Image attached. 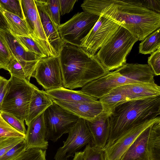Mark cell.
<instances>
[{
  "label": "cell",
  "instance_id": "obj_11",
  "mask_svg": "<svg viewBox=\"0 0 160 160\" xmlns=\"http://www.w3.org/2000/svg\"><path fill=\"white\" fill-rule=\"evenodd\" d=\"M112 96L118 104L128 101L160 96V87L156 84H129L111 91Z\"/></svg>",
  "mask_w": 160,
  "mask_h": 160
},
{
  "label": "cell",
  "instance_id": "obj_2",
  "mask_svg": "<svg viewBox=\"0 0 160 160\" xmlns=\"http://www.w3.org/2000/svg\"><path fill=\"white\" fill-rule=\"evenodd\" d=\"M63 87L71 90L82 88L110 71L80 47L64 43L58 56Z\"/></svg>",
  "mask_w": 160,
  "mask_h": 160
},
{
  "label": "cell",
  "instance_id": "obj_23",
  "mask_svg": "<svg viewBox=\"0 0 160 160\" xmlns=\"http://www.w3.org/2000/svg\"><path fill=\"white\" fill-rule=\"evenodd\" d=\"M0 8L8 22L10 31L13 34L32 38L25 19L21 18L18 16Z\"/></svg>",
  "mask_w": 160,
  "mask_h": 160
},
{
  "label": "cell",
  "instance_id": "obj_28",
  "mask_svg": "<svg viewBox=\"0 0 160 160\" xmlns=\"http://www.w3.org/2000/svg\"><path fill=\"white\" fill-rule=\"evenodd\" d=\"M0 8L25 19L21 0H0Z\"/></svg>",
  "mask_w": 160,
  "mask_h": 160
},
{
  "label": "cell",
  "instance_id": "obj_7",
  "mask_svg": "<svg viewBox=\"0 0 160 160\" xmlns=\"http://www.w3.org/2000/svg\"><path fill=\"white\" fill-rule=\"evenodd\" d=\"M79 118L53 102L44 112L47 140L56 142L68 133Z\"/></svg>",
  "mask_w": 160,
  "mask_h": 160
},
{
  "label": "cell",
  "instance_id": "obj_32",
  "mask_svg": "<svg viewBox=\"0 0 160 160\" xmlns=\"http://www.w3.org/2000/svg\"><path fill=\"white\" fill-rule=\"evenodd\" d=\"M0 113L2 118L10 125L17 131L26 135L27 130L24 122L8 113L0 111Z\"/></svg>",
  "mask_w": 160,
  "mask_h": 160
},
{
  "label": "cell",
  "instance_id": "obj_20",
  "mask_svg": "<svg viewBox=\"0 0 160 160\" xmlns=\"http://www.w3.org/2000/svg\"><path fill=\"white\" fill-rule=\"evenodd\" d=\"M152 125L140 134L119 160H149L148 142Z\"/></svg>",
  "mask_w": 160,
  "mask_h": 160
},
{
  "label": "cell",
  "instance_id": "obj_13",
  "mask_svg": "<svg viewBox=\"0 0 160 160\" xmlns=\"http://www.w3.org/2000/svg\"><path fill=\"white\" fill-rule=\"evenodd\" d=\"M160 121V116L139 124L121 136L110 147L104 149L106 160H119L128 148L146 129Z\"/></svg>",
  "mask_w": 160,
  "mask_h": 160
},
{
  "label": "cell",
  "instance_id": "obj_15",
  "mask_svg": "<svg viewBox=\"0 0 160 160\" xmlns=\"http://www.w3.org/2000/svg\"><path fill=\"white\" fill-rule=\"evenodd\" d=\"M110 114L104 111L91 120H86L92 137V144L104 149L107 144L110 132Z\"/></svg>",
  "mask_w": 160,
  "mask_h": 160
},
{
  "label": "cell",
  "instance_id": "obj_17",
  "mask_svg": "<svg viewBox=\"0 0 160 160\" xmlns=\"http://www.w3.org/2000/svg\"><path fill=\"white\" fill-rule=\"evenodd\" d=\"M26 149L38 148L46 150L48 143L46 137L44 112L33 119L28 126L25 138Z\"/></svg>",
  "mask_w": 160,
  "mask_h": 160
},
{
  "label": "cell",
  "instance_id": "obj_30",
  "mask_svg": "<svg viewBox=\"0 0 160 160\" xmlns=\"http://www.w3.org/2000/svg\"><path fill=\"white\" fill-rule=\"evenodd\" d=\"M83 152V160H106L104 149L95 147L92 144L86 146Z\"/></svg>",
  "mask_w": 160,
  "mask_h": 160
},
{
  "label": "cell",
  "instance_id": "obj_40",
  "mask_svg": "<svg viewBox=\"0 0 160 160\" xmlns=\"http://www.w3.org/2000/svg\"><path fill=\"white\" fill-rule=\"evenodd\" d=\"M0 28L10 31L8 22L0 8Z\"/></svg>",
  "mask_w": 160,
  "mask_h": 160
},
{
  "label": "cell",
  "instance_id": "obj_12",
  "mask_svg": "<svg viewBox=\"0 0 160 160\" xmlns=\"http://www.w3.org/2000/svg\"><path fill=\"white\" fill-rule=\"evenodd\" d=\"M21 2L25 20L33 38L45 47L50 57H58L48 42L34 0H21Z\"/></svg>",
  "mask_w": 160,
  "mask_h": 160
},
{
  "label": "cell",
  "instance_id": "obj_36",
  "mask_svg": "<svg viewBox=\"0 0 160 160\" xmlns=\"http://www.w3.org/2000/svg\"><path fill=\"white\" fill-rule=\"evenodd\" d=\"M25 138H10L0 142V157Z\"/></svg>",
  "mask_w": 160,
  "mask_h": 160
},
{
  "label": "cell",
  "instance_id": "obj_37",
  "mask_svg": "<svg viewBox=\"0 0 160 160\" xmlns=\"http://www.w3.org/2000/svg\"><path fill=\"white\" fill-rule=\"evenodd\" d=\"M134 2L139 6L160 13L159 0H134Z\"/></svg>",
  "mask_w": 160,
  "mask_h": 160
},
{
  "label": "cell",
  "instance_id": "obj_18",
  "mask_svg": "<svg viewBox=\"0 0 160 160\" xmlns=\"http://www.w3.org/2000/svg\"><path fill=\"white\" fill-rule=\"evenodd\" d=\"M53 103L52 99L45 91L36 86L32 93L25 121L28 126L37 117L43 113Z\"/></svg>",
  "mask_w": 160,
  "mask_h": 160
},
{
  "label": "cell",
  "instance_id": "obj_35",
  "mask_svg": "<svg viewBox=\"0 0 160 160\" xmlns=\"http://www.w3.org/2000/svg\"><path fill=\"white\" fill-rule=\"evenodd\" d=\"M148 65L151 68L154 75L160 74V49L152 53L148 59Z\"/></svg>",
  "mask_w": 160,
  "mask_h": 160
},
{
  "label": "cell",
  "instance_id": "obj_9",
  "mask_svg": "<svg viewBox=\"0 0 160 160\" xmlns=\"http://www.w3.org/2000/svg\"><path fill=\"white\" fill-rule=\"evenodd\" d=\"M39 84L45 91L63 87L62 75L58 57L40 58L32 73Z\"/></svg>",
  "mask_w": 160,
  "mask_h": 160
},
{
  "label": "cell",
  "instance_id": "obj_34",
  "mask_svg": "<svg viewBox=\"0 0 160 160\" xmlns=\"http://www.w3.org/2000/svg\"><path fill=\"white\" fill-rule=\"evenodd\" d=\"M50 15L56 25H60V8L59 0H45Z\"/></svg>",
  "mask_w": 160,
  "mask_h": 160
},
{
  "label": "cell",
  "instance_id": "obj_33",
  "mask_svg": "<svg viewBox=\"0 0 160 160\" xmlns=\"http://www.w3.org/2000/svg\"><path fill=\"white\" fill-rule=\"evenodd\" d=\"M26 149L25 138L0 157V160H13Z\"/></svg>",
  "mask_w": 160,
  "mask_h": 160
},
{
  "label": "cell",
  "instance_id": "obj_19",
  "mask_svg": "<svg viewBox=\"0 0 160 160\" xmlns=\"http://www.w3.org/2000/svg\"><path fill=\"white\" fill-rule=\"evenodd\" d=\"M0 34L4 39L14 58L22 61H39L40 58L26 49L10 31L0 28Z\"/></svg>",
  "mask_w": 160,
  "mask_h": 160
},
{
  "label": "cell",
  "instance_id": "obj_22",
  "mask_svg": "<svg viewBox=\"0 0 160 160\" xmlns=\"http://www.w3.org/2000/svg\"><path fill=\"white\" fill-rule=\"evenodd\" d=\"M39 61H22L13 58L8 63L7 70L9 71L11 76L30 82L32 74Z\"/></svg>",
  "mask_w": 160,
  "mask_h": 160
},
{
  "label": "cell",
  "instance_id": "obj_29",
  "mask_svg": "<svg viewBox=\"0 0 160 160\" xmlns=\"http://www.w3.org/2000/svg\"><path fill=\"white\" fill-rule=\"evenodd\" d=\"M46 150L38 148L26 149L13 160H46Z\"/></svg>",
  "mask_w": 160,
  "mask_h": 160
},
{
  "label": "cell",
  "instance_id": "obj_10",
  "mask_svg": "<svg viewBox=\"0 0 160 160\" xmlns=\"http://www.w3.org/2000/svg\"><path fill=\"white\" fill-rule=\"evenodd\" d=\"M119 26L111 19L100 15L93 27L82 40L80 47L90 54L95 55Z\"/></svg>",
  "mask_w": 160,
  "mask_h": 160
},
{
  "label": "cell",
  "instance_id": "obj_25",
  "mask_svg": "<svg viewBox=\"0 0 160 160\" xmlns=\"http://www.w3.org/2000/svg\"><path fill=\"white\" fill-rule=\"evenodd\" d=\"M160 28L152 32L139 44V53L144 54H152L160 49Z\"/></svg>",
  "mask_w": 160,
  "mask_h": 160
},
{
  "label": "cell",
  "instance_id": "obj_31",
  "mask_svg": "<svg viewBox=\"0 0 160 160\" xmlns=\"http://www.w3.org/2000/svg\"><path fill=\"white\" fill-rule=\"evenodd\" d=\"M13 57L0 34V69L7 70V67Z\"/></svg>",
  "mask_w": 160,
  "mask_h": 160
},
{
  "label": "cell",
  "instance_id": "obj_6",
  "mask_svg": "<svg viewBox=\"0 0 160 160\" xmlns=\"http://www.w3.org/2000/svg\"><path fill=\"white\" fill-rule=\"evenodd\" d=\"M99 16L84 11L78 12L70 19L58 27L64 43L80 47L83 38L98 20Z\"/></svg>",
  "mask_w": 160,
  "mask_h": 160
},
{
  "label": "cell",
  "instance_id": "obj_26",
  "mask_svg": "<svg viewBox=\"0 0 160 160\" xmlns=\"http://www.w3.org/2000/svg\"><path fill=\"white\" fill-rule=\"evenodd\" d=\"M15 36L26 49L35 54L40 58L50 57L45 47L32 38Z\"/></svg>",
  "mask_w": 160,
  "mask_h": 160
},
{
  "label": "cell",
  "instance_id": "obj_38",
  "mask_svg": "<svg viewBox=\"0 0 160 160\" xmlns=\"http://www.w3.org/2000/svg\"><path fill=\"white\" fill-rule=\"evenodd\" d=\"M60 12L62 15L69 13L73 9L77 0H59Z\"/></svg>",
  "mask_w": 160,
  "mask_h": 160
},
{
  "label": "cell",
  "instance_id": "obj_3",
  "mask_svg": "<svg viewBox=\"0 0 160 160\" xmlns=\"http://www.w3.org/2000/svg\"><path fill=\"white\" fill-rule=\"evenodd\" d=\"M160 114V96L128 101L116 106L110 115V134L105 148L130 129Z\"/></svg>",
  "mask_w": 160,
  "mask_h": 160
},
{
  "label": "cell",
  "instance_id": "obj_4",
  "mask_svg": "<svg viewBox=\"0 0 160 160\" xmlns=\"http://www.w3.org/2000/svg\"><path fill=\"white\" fill-rule=\"evenodd\" d=\"M138 39L125 28L118 29L100 48L96 56L108 71L126 63V57Z\"/></svg>",
  "mask_w": 160,
  "mask_h": 160
},
{
  "label": "cell",
  "instance_id": "obj_39",
  "mask_svg": "<svg viewBox=\"0 0 160 160\" xmlns=\"http://www.w3.org/2000/svg\"><path fill=\"white\" fill-rule=\"evenodd\" d=\"M8 80L0 76V111L2 104L5 95Z\"/></svg>",
  "mask_w": 160,
  "mask_h": 160
},
{
  "label": "cell",
  "instance_id": "obj_16",
  "mask_svg": "<svg viewBox=\"0 0 160 160\" xmlns=\"http://www.w3.org/2000/svg\"><path fill=\"white\" fill-rule=\"evenodd\" d=\"M53 102L68 112L86 120L92 119L104 111L98 99L93 102H69L52 99Z\"/></svg>",
  "mask_w": 160,
  "mask_h": 160
},
{
  "label": "cell",
  "instance_id": "obj_8",
  "mask_svg": "<svg viewBox=\"0 0 160 160\" xmlns=\"http://www.w3.org/2000/svg\"><path fill=\"white\" fill-rule=\"evenodd\" d=\"M63 145L57 150L55 160H68L74 157L76 152L85 146L92 144V137L87 127L86 120L79 118L68 132Z\"/></svg>",
  "mask_w": 160,
  "mask_h": 160
},
{
  "label": "cell",
  "instance_id": "obj_5",
  "mask_svg": "<svg viewBox=\"0 0 160 160\" xmlns=\"http://www.w3.org/2000/svg\"><path fill=\"white\" fill-rule=\"evenodd\" d=\"M36 87L29 81L11 76L0 111L10 113L24 122Z\"/></svg>",
  "mask_w": 160,
  "mask_h": 160
},
{
  "label": "cell",
  "instance_id": "obj_27",
  "mask_svg": "<svg viewBox=\"0 0 160 160\" xmlns=\"http://www.w3.org/2000/svg\"><path fill=\"white\" fill-rule=\"evenodd\" d=\"M26 135L17 131L2 118L0 113V142L10 138H25Z\"/></svg>",
  "mask_w": 160,
  "mask_h": 160
},
{
  "label": "cell",
  "instance_id": "obj_1",
  "mask_svg": "<svg viewBox=\"0 0 160 160\" xmlns=\"http://www.w3.org/2000/svg\"><path fill=\"white\" fill-rule=\"evenodd\" d=\"M83 11L108 18L142 41L160 27V14L136 4L134 0H85Z\"/></svg>",
  "mask_w": 160,
  "mask_h": 160
},
{
  "label": "cell",
  "instance_id": "obj_14",
  "mask_svg": "<svg viewBox=\"0 0 160 160\" xmlns=\"http://www.w3.org/2000/svg\"><path fill=\"white\" fill-rule=\"evenodd\" d=\"M34 0L48 42L58 56L64 43L59 35L58 27L50 15L45 0Z\"/></svg>",
  "mask_w": 160,
  "mask_h": 160
},
{
  "label": "cell",
  "instance_id": "obj_41",
  "mask_svg": "<svg viewBox=\"0 0 160 160\" xmlns=\"http://www.w3.org/2000/svg\"><path fill=\"white\" fill-rule=\"evenodd\" d=\"M72 160H83V152H78L75 153Z\"/></svg>",
  "mask_w": 160,
  "mask_h": 160
},
{
  "label": "cell",
  "instance_id": "obj_24",
  "mask_svg": "<svg viewBox=\"0 0 160 160\" xmlns=\"http://www.w3.org/2000/svg\"><path fill=\"white\" fill-rule=\"evenodd\" d=\"M148 151L149 160H160V121L151 126Z\"/></svg>",
  "mask_w": 160,
  "mask_h": 160
},
{
  "label": "cell",
  "instance_id": "obj_21",
  "mask_svg": "<svg viewBox=\"0 0 160 160\" xmlns=\"http://www.w3.org/2000/svg\"><path fill=\"white\" fill-rule=\"evenodd\" d=\"M52 99L69 102H95L97 99L81 91L74 90L62 87L57 89L45 91Z\"/></svg>",
  "mask_w": 160,
  "mask_h": 160
}]
</instances>
